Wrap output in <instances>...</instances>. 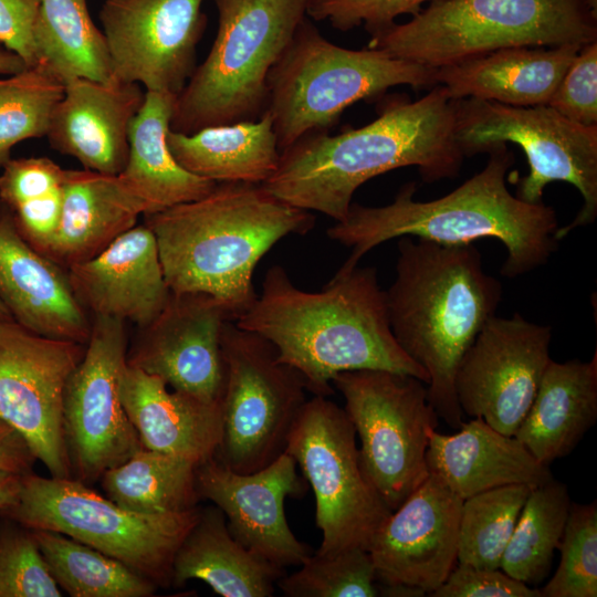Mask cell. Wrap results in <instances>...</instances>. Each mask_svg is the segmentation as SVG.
<instances>
[{
  "label": "cell",
  "mask_w": 597,
  "mask_h": 597,
  "mask_svg": "<svg viewBox=\"0 0 597 597\" xmlns=\"http://www.w3.org/2000/svg\"><path fill=\"white\" fill-rule=\"evenodd\" d=\"M24 474L0 470V511L17 500Z\"/></svg>",
  "instance_id": "cell-47"
},
{
  "label": "cell",
  "mask_w": 597,
  "mask_h": 597,
  "mask_svg": "<svg viewBox=\"0 0 597 597\" xmlns=\"http://www.w3.org/2000/svg\"><path fill=\"white\" fill-rule=\"evenodd\" d=\"M597 419V352L588 362L553 359L514 437L542 464L572 452Z\"/></svg>",
  "instance_id": "cell-28"
},
{
  "label": "cell",
  "mask_w": 597,
  "mask_h": 597,
  "mask_svg": "<svg viewBox=\"0 0 597 597\" xmlns=\"http://www.w3.org/2000/svg\"><path fill=\"white\" fill-rule=\"evenodd\" d=\"M595 41L587 0H438L371 34L367 46L437 70L505 48Z\"/></svg>",
  "instance_id": "cell-6"
},
{
  "label": "cell",
  "mask_w": 597,
  "mask_h": 597,
  "mask_svg": "<svg viewBox=\"0 0 597 597\" xmlns=\"http://www.w3.org/2000/svg\"><path fill=\"white\" fill-rule=\"evenodd\" d=\"M559 565L540 589L542 597L597 596V504L570 503L557 547Z\"/></svg>",
  "instance_id": "cell-40"
},
{
  "label": "cell",
  "mask_w": 597,
  "mask_h": 597,
  "mask_svg": "<svg viewBox=\"0 0 597 597\" xmlns=\"http://www.w3.org/2000/svg\"><path fill=\"white\" fill-rule=\"evenodd\" d=\"M197 465L178 457L140 448L125 462L103 473L109 500L146 514L177 513L197 507Z\"/></svg>",
  "instance_id": "cell-33"
},
{
  "label": "cell",
  "mask_w": 597,
  "mask_h": 597,
  "mask_svg": "<svg viewBox=\"0 0 597 597\" xmlns=\"http://www.w3.org/2000/svg\"><path fill=\"white\" fill-rule=\"evenodd\" d=\"M67 275L86 313L139 328L159 315L170 295L155 235L146 224H136L96 256L70 266Z\"/></svg>",
  "instance_id": "cell-21"
},
{
  "label": "cell",
  "mask_w": 597,
  "mask_h": 597,
  "mask_svg": "<svg viewBox=\"0 0 597 597\" xmlns=\"http://www.w3.org/2000/svg\"><path fill=\"white\" fill-rule=\"evenodd\" d=\"M570 507L567 486L554 479L531 489L503 553L500 569L526 584L549 572Z\"/></svg>",
  "instance_id": "cell-36"
},
{
  "label": "cell",
  "mask_w": 597,
  "mask_h": 597,
  "mask_svg": "<svg viewBox=\"0 0 597 597\" xmlns=\"http://www.w3.org/2000/svg\"><path fill=\"white\" fill-rule=\"evenodd\" d=\"M427 1L438 0H311L307 15L316 21L327 20L339 31L364 24L371 35L395 23L399 15H416Z\"/></svg>",
  "instance_id": "cell-42"
},
{
  "label": "cell",
  "mask_w": 597,
  "mask_h": 597,
  "mask_svg": "<svg viewBox=\"0 0 597 597\" xmlns=\"http://www.w3.org/2000/svg\"><path fill=\"white\" fill-rule=\"evenodd\" d=\"M547 105L577 124L597 126V41L580 48Z\"/></svg>",
  "instance_id": "cell-43"
},
{
  "label": "cell",
  "mask_w": 597,
  "mask_h": 597,
  "mask_svg": "<svg viewBox=\"0 0 597 597\" xmlns=\"http://www.w3.org/2000/svg\"><path fill=\"white\" fill-rule=\"evenodd\" d=\"M234 323L268 339L313 395L328 397L337 374L360 369L406 374L429 383L426 370L392 335L375 268L336 272L321 291L310 292L274 265L261 293Z\"/></svg>",
  "instance_id": "cell-2"
},
{
  "label": "cell",
  "mask_w": 597,
  "mask_h": 597,
  "mask_svg": "<svg viewBox=\"0 0 597 597\" xmlns=\"http://www.w3.org/2000/svg\"><path fill=\"white\" fill-rule=\"evenodd\" d=\"M285 568L247 549L229 532L222 511L200 509L198 520L178 547L171 585L199 579L222 597H271Z\"/></svg>",
  "instance_id": "cell-30"
},
{
  "label": "cell",
  "mask_w": 597,
  "mask_h": 597,
  "mask_svg": "<svg viewBox=\"0 0 597 597\" xmlns=\"http://www.w3.org/2000/svg\"><path fill=\"white\" fill-rule=\"evenodd\" d=\"M121 399L142 447L196 465L213 458L222 439L221 404L170 391L166 383L126 363Z\"/></svg>",
  "instance_id": "cell-24"
},
{
  "label": "cell",
  "mask_w": 597,
  "mask_h": 597,
  "mask_svg": "<svg viewBox=\"0 0 597 597\" xmlns=\"http://www.w3.org/2000/svg\"><path fill=\"white\" fill-rule=\"evenodd\" d=\"M64 84L41 65L0 77V170L14 146L48 134Z\"/></svg>",
  "instance_id": "cell-38"
},
{
  "label": "cell",
  "mask_w": 597,
  "mask_h": 597,
  "mask_svg": "<svg viewBox=\"0 0 597 597\" xmlns=\"http://www.w3.org/2000/svg\"><path fill=\"white\" fill-rule=\"evenodd\" d=\"M64 178L65 169L48 157L11 158L0 170V206L42 254L61 219Z\"/></svg>",
  "instance_id": "cell-35"
},
{
  "label": "cell",
  "mask_w": 597,
  "mask_h": 597,
  "mask_svg": "<svg viewBox=\"0 0 597 597\" xmlns=\"http://www.w3.org/2000/svg\"><path fill=\"white\" fill-rule=\"evenodd\" d=\"M145 93L138 84L115 78L69 81L45 137L53 149L84 169L118 175L128 157L129 126Z\"/></svg>",
  "instance_id": "cell-22"
},
{
  "label": "cell",
  "mask_w": 597,
  "mask_h": 597,
  "mask_svg": "<svg viewBox=\"0 0 597 597\" xmlns=\"http://www.w3.org/2000/svg\"><path fill=\"white\" fill-rule=\"evenodd\" d=\"M167 143L184 169L214 182L264 184L281 154L266 111L254 121L209 126L192 134L169 129Z\"/></svg>",
  "instance_id": "cell-31"
},
{
  "label": "cell",
  "mask_w": 597,
  "mask_h": 597,
  "mask_svg": "<svg viewBox=\"0 0 597 597\" xmlns=\"http://www.w3.org/2000/svg\"><path fill=\"white\" fill-rule=\"evenodd\" d=\"M125 323L93 316L83 358L63 394V432L75 479L91 483L142 447L121 399L127 363Z\"/></svg>",
  "instance_id": "cell-14"
},
{
  "label": "cell",
  "mask_w": 597,
  "mask_h": 597,
  "mask_svg": "<svg viewBox=\"0 0 597 597\" xmlns=\"http://www.w3.org/2000/svg\"><path fill=\"white\" fill-rule=\"evenodd\" d=\"M31 532L54 580L72 597H149L158 587L124 563L69 536Z\"/></svg>",
  "instance_id": "cell-34"
},
{
  "label": "cell",
  "mask_w": 597,
  "mask_h": 597,
  "mask_svg": "<svg viewBox=\"0 0 597 597\" xmlns=\"http://www.w3.org/2000/svg\"><path fill=\"white\" fill-rule=\"evenodd\" d=\"M378 596L389 597H422L427 595L422 589L404 584H383L377 582Z\"/></svg>",
  "instance_id": "cell-48"
},
{
  "label": "cell",
  "mask_w": 597,
  "mask_h": 597,
  "mask_svg": "<svg viewBox=\"0 0 597 597\" xmlns=\"http://www.w3.org/2000/svg\"><path fill=\"white\" fill-rule=\"evenodd\" d=\"M0 300L13 321L55 339L86 344L87 313L75 298L67 270L33 249L0 206Z\"/></svg>",
  "instance_id": "cell-23"
},
{
  "label": "cell",
  "mask_w": 597,
  "mask_h": 597,
  "mask_svg": "<svg viewBox=\"0 0 597 597\" xmlns=\"http://www.w3.org/2000/svg\"><path fill=\"white\" fill-rule=\"evenodd\" d=\"M454 121L453 100L442 85L417 101L396 97L365 126L303 136L281 151L263 185L289 205L342 221L355 191L376 176L416 166L428 184L457 177L464 155Z\"/></svg>",
  "instance_id": "cell-1"
},
{
  "label": "cell",
  "mask_w": 597,
  "mask_h": 597,
  "mask_svg": "<svg viewBox=\"0 0 597 597\" xmlns=\"http://www.w3.org/2000/svg\"><path fill=\"white\" fill-rule=\"evenodd\" d=\"M11 318L12 317H11L9 311L7 310V307L4 306V304L0 300V321L1 320H11Z\"/></svg>",
  "instance_id": "cell-50"
},
{
  "label": "cell",
  "mask_w": 597,
  "mask_h": 597,
  "mask_svg": "<svg viewBox=\"0 0 597 597\" xmlns=\"http://www.w3.org/2000/svg\"><path fill=\"white\" fill-rule=\"evenodd\" d=\"M531 488L510 484L474 494L462 502L458 563L498 569Z\"/></svg>",
  "instance_id": "cell-37"
},
{
  "label": "cell",
  "mask_w": 597,
  "mask_h": 597,
  "mask_svg": "<svg viewBox=\"0 0 597 597\" xmlns=\"http://www.w3.org/2000/svg\"><path fill=\"white\" fill-rule=\"evenodd\" d=\"M582 46L505 48L439 67L434 77L452 100L472 97L510 106L547 105Z\"/></svg>",
  "instance_id": "cell-26"
},
{
  "label": "cell",
  "mask_w": 597,
  "mask_h": 597,
  "mask_svg": "<svg viewBox=\"0 0 597 597\" xmlns=\"http://www.w3.org/2000/svg\"><path fill=\"white\" fill-rule=\"evenodd\" d=\"M311 0H213L217 33L203 62L176 96L170 129L254 121L268 103V76Z\"/></svg>",
  "instance_id": "cell-7"
},
{
  "label": "cell",
  "mask_w": 597,
  "mask_h": 597,
  "mask_svg": "<svg viewBox=\"0 0 597 597\" xmlns=\"http://www.w3.org/2000/svg\"><path fill=\"white\" fill-rule=\"evenodd\" d=\"M171 292H197L226 304L237 317L256 298L253 273L283 238L305 234L311 211L296 208L263 184L217 182L193 201L146 214Z\"/></svg>",
  "instance_id": "cell-4"
},
{
  "label": "cell",
  "mask_w": 597,
  "mask_h": 597,
  "mask_svg": "<svg viewBox=\"0 0 597 597\" xmlns=\"http://www.w3.org/2000/svg\"><path fill=\"white\" fill-rule=\"evenodd\" d=\"M203 0H105L98 19L113 77L177 96L196 69Z\"/></svg>",
  "instance_id": "cell-17"
},
{
  "label": "cell",
  "mask_w": 597,
  "mask_h": 597,
  "mask_svg": "<svg viewBox=\"0 0 597 597\" xmlns=\"http://www.w3.org/2000/svg\"><path fill=\"white\" fill-rule=\"evenodd\" d=\"M0 513L29 530L61 533L108 555L153 580L171 585L178 547L200 509L177 513H137L70 478L27 473L14 503Z\"/></svg>",
  "instance_id": "cell-9"
},
{
  "label": "cell",
  "mask_w": 597,
  "mask_h": 597,
  "mask_svg": "<svg viewBox=\"0 0 597 597\" xmlns=\"http://www.w3.org/2000/svg\"><path fill=\"white\" fill-rule=\"evenodd\" d=\"M502 292L472 243L399 238L395 279L385 290L390 328L400 348L428 374L429 402L452 428L463 422L454 389L457 369L495 315Z\"/></svg>",
  "instance_id": "cell-5"
},
{
  "label": "cell",
  "mask_w": 597,
  "mask_h": 597,
  "mask_svg": "<svg viewBox=\"0 0 597 597\" xmlns=\"http://www.w3.org/2000/svg\"><path fill=\"white\" fill-rule=\"evenodd\" d=\"M462 502L441 478L429 473L369 543L377 582L418 587L427 595L442 585L458 563Z\"/></svg>",
  "instance_id": "cell-20"
},
{
  "label": "cell",
  "mask_w": 597,
  "mask_h": 597,
  "mask_svg": "<svg viewBox=\"0 0 597 597\" xmlns=\"http://www.w3.org/2000/svg\"><path fill=\"white\" fill-rule=\"evenodd\" d=\"M454 138L464 157L500 145L520 146L528 174L517 180L516 197L542 202L554 181L573 185L583 198L574 220L559 227L557 240L591 224L597 217V126L577 124L548 105L510 106L478 98L453 100Z\"/></svg>",
  "instance_id": "cell-10"
},
{
  "label": "cell",
  "mask_w": 597,
  "mask_h": 597,
  "mask_svg": "<svg viewBox=\"0 0 597 597\" xmlns=\"http://www.w3.org/2000/svg\"><path fill=\"white\" fill-rule=\"evenodd\" d=\"M85 345L0 321V418L25 439L51 476H72L63 432V394Z\"/></svg>",
  "instance_id": "cell-15"
},
{
  "label": "cell",
  "mask_w": 597,
  "mask_h": 597,
  "mask_svg": "<svg viewBox=\"0 0 597 597\" xmlns=\"http://www.w3.org/2000/svg\"><path fill=\"white\" fill-rule=\"evenodd\" d=\"M226 385L222 439L214 458L238 473L261 470L281 457L307 400L303 377L275 347L234 321L222 332Z\"/></svg>",
  "instance_id": "cell-11"
},
{
  "label": "cell",
  "mask_w": 597,
  "mask_h": 597,
  "mask_svg": "<svg viewBox=\"0 0 597 597\" xmlns=\"http://www.w3.org/2000/svg\"><path fill=\"white\" fill-rule=\"evenodd\" d=\"M27 66L24 61L15 53L0 48V75H12L23 71Z\"/></svg>",
  "instance_id": "cell-49"
},
{
  "label": "cell",
  "mask_w": 597,
  "mask_h": 597,
  "mask_svg": "<svg viewBox=\"0 0 597 597\" xmlns=\"http://www.w3.org/2000/svg\"><path fill=\"white\" fill-rule=\"evenodd\" d=\"M295 459L284 452L265 468L238 473L214 457L196 468L200 499L224 514L231 535L254 555L280 567L300 566L314 552L293 534L284 501L306 492Z\"/></svg>",
  "instance_id": "cell-19"
},
{
  "label": "cell",
  "mask_w": 597,
  "mask_h": 597,
  "mask_svg": "<svg viewBox=\"0 0 597 597\" xmlns=\"http://www.w3.org/2000/svg\"><path fill=\"white\" fill-rule=\"evenodd\" d=\"M234 313L211 295L176 293L159 315L140 328L127 364L159 377L174 390L221 404L226 385L222 332Z\"/></svg>",
  "instance_id": "cell-18"
},
{
  "label": "cell",
  "mask_w": 597,
  "mask_h": 597,
  "mask_svg": "<svg viewBox=\"0 0 597 597\" xmlns=\"http://www.w3.org/2000/svg\"><path fill=\"white\" fill-rule=\"evenodd\" d=\"M459 432H429L426 461L460 499L510 484L531 489L553 479L547 465L540 463L514 436H505L482 418L462 422Z\"/></svg>",
  "instance_id": "cell-25"
},
{
  "label": "cell",
  "mask_w": 597,
  "mask_h": 597,
  "mask_svg": "<svg viewBox=\"0 0 597 597\" xmlns=\"http://www.w3.org/2000/svg\"><path fill=\"white\" fill-rule=\"evenodd\" d=\"M40 0H0V44L28 67L36 64L33 28Z\"/></svg>",
  "instance_id": "cell-45"
},
{
  "label": "cell",
  "mask_w": 597,
  "mask_h": 597,
  "mask_svg": "<svg viewBox=\"0 0 597 597\" xmlns=\"http://www.w3.org/2000/svg\"><path fill=\"white\" fill-rule=\"evenodd\" d=\"M31 530L6 517L0 523V597H60Z\"/></svg>",
  "instance_id": "cell-41"
},
{
  "label": "cell",
  "mask_w": 597,
  "mask_h": 597,
  "mask_svg": "<svg viewBox=\"0 0 597 597\" xmlns=\"http://www.w3.org/2000/svg\"><path fill=\"white\" fill-rule=\"evenodd\" d=\"M423 384L379 369L343 371L332 380L359 438L363 469L391 512L429 476L426 452L438 415Z\"/></svg>",
  "instance_id": "cell-12"
},
{
  "label": "cell",
  "mask_w": 597,
  "mask_h": 597,
  "mask_svg": "<svg viewBox=\"0 0 597 597\" xmlns=\"http://www.w3.org/2000/svg\"><path fill=\"white\" fill-rule=\"evenodd\" d=\"M431 597H542L538 588L531 587L502 569L475 567L458 563L444 583Z\"/></svg>",
  "instance_id": "cell-44"
},
{
  "label": "cell",
  "mask_w": 597,
  "mask_h": 597,
  "mask_svg": "<svg viewBox=\"0 0 597 597\" xmlns=\"http://www.w3.org/2000/svg\"><path fill=\"white\" fill-rule=\"evenodd\" d=\"M35 457L21 433L0 418V470L31 472Z\"/></svg>",
  "instance_id": "cell-46"
},
{
  "label": "cell",
  "mask_w": 597,
  "mask_h": 597,
  "mask_svg": "<svg viewBox=\"0 0 597 597\" xmlns=\"http://www.w3.org/2000/svg\"><path fill=\"white\" fill-rule=\"evenodd\" d=\"M276 586L287 597H375L376 572L367 549L335 554L314 552L300 568L283 575Z\"/></svg>",
  "instance_id": "cell-39"
},
{
  "label": "cell",
  "mask_w": 597,
  "mask_h": 597,
  "mask_svg": "<svg viewBox=\"0 0 597 597\" xmlns=\"http://www.w3.org/2000/svg\"><path fill=\"white\" fill-rule=\"evenodd\" d=\"M142 214L118 175L65 169L61 219L44 255L67 270L96 256Z\"/></svg>",
  "instance_id": "cell-27"
},
{
  "label": "cell",
  "mask_w": 597,
  "mask_h": 597,
  "mask_svg": "<svg viewBox=\"0 0 597 597\" xmlns=\"http://www.w3.org/2000/svg\"><path fill=\"white\" fill-rule=\"evenodd\" d=\"M33 42L35 65L63 84L75 78L114 80L105 36L86 0H40Z\"/></svg>",
  "instance_id": "cell-32"
},
{
  "label": "cell",
  "mask_w": 597,
  "mask_h": 597,
  "mask_svg": "<svg viewBox=\"0 0 597 597\" xmlns=\"http://www.w3.org/2000/svg\"><path fill=\"white\" fill-rule=\"evenodd\" d=\"M175 95L146 92L128 132V157L118 177L145 214L202 198L217 182L184 169L174 158L167 134Z\"/></svg>",
  "instance_id": "cell-29"
},
{
  "label": "cell",
  "mask_w": 597,
  "mask_h": 597,
  "mask_svg": "<svg viewBox=\"0 0 597 597\" xmlns=\"http://www.w3.org/2000/svg\"><path fill=\"white\" fill-rule=\"evenodd\" d=\"M484 168L448 195L413 199L416 185H404L392 202L380 207L352 203L344 220L327 229L329 239L350 248L337 273H347L377 245L415 237L447 245L470 244L492 238L505 245L501 274L517 277L547 263L556 251L558 220L545 203H530L513 196L506 178L514 156L500 145Z\"/></svg>",
  "instance_id": "cell-3"
},
{
  "label": "cell",
  "mask_w": 597,
  "mask_h": 597,
  "mask_svg": "<svg viewBox=\"0 0 597 597\" xmlns=\"http://www.w3.org/2000/svg\"><path fill=\"white\" fill-rule=\"evenodd\" d=\"M434 72L383 50L334 44L304 19L268 76L265 111L280 153L307 134L327 132L348 106L390 87L432 88Z\"/></svg>",
  "instance_id": "cell-8"
},
{
  "label": "cell",
  "mask_w": 597,
  "mask_h": 597,
  "mask_svg": "<svg viewBox=\"0 0 597 597\" xmlns=\"http://www.w3.org/2000/svg\"><path fill=\"white\" fill-rule=\"evenodd\" d=\"M285 452L295 459L315 496V523L322 533L316 553L368 551L391 510L363 469L356 432L344 408L325 396L307 399Z\"/></svg>",
  "instance_id": "cell-13"
},
{
  "label": "cell",
  "mask_w": 597,
  "mask_h": 597,
  "mask_svg": "<svg viewBox=\"0 0 597 597\" xmlns=\"http://www.w3.org/2000/svg\"><path fill=\"white\" fill-rule=\"evenodd\" d=\"M552 327L492 316L464 353L454 379L462 412L482 418L505 436H514L528 411L552 360Z\"/></svg>",
  "instance_id": "cell-16"
}]
</instances>
